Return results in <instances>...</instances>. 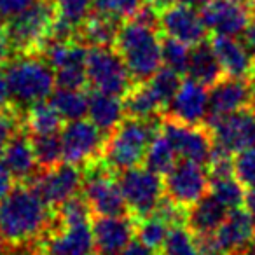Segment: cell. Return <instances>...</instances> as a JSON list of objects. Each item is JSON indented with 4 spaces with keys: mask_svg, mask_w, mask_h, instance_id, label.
I'll use <instances>...</instances> for the list:
<instances>
[{
    "mask_svg": "<svg viewBox=\"0 0 255 255\" xmlns=\"http://www.w3.org/2000/svg\"><path fill=\"white\" fill-rule=\"evenodd\" d=\"M53 222L51 206L32 185L14 187L0 199V236L7 245L32 243Z\"/></svg>",
    "mask_w": 255,
    "mask_h": 255,
    "instance_id": "cell-1",
    "label": "cell"
},
{
    "mask_svg": "<svg viewBox=\"0 0 255 255\" xmlns=\"http://www.w3.org/2000/svg\"><path fill=\"white\" fill-rule=\"evenodd\" d=\"M161 37L157 26L128 19L117 33L114 47L126 63L135 82H145L163 67Z\"/></svg>",
    "mask_w": 255,
    "mask_h": 255,
    "instance_id": "cell-2",
    "label": "cell"
},
{
    "mask_svg": "<svg viewBox=\"0 0 255 255\" xmlns=\"http://www.w3.org/2000/svg\"><path fill=\"white\" fill-rule=\"evenodd\" d=\"M159 123V117L154 119L126 117L112 133H109L102 159L117 173L140 166L143 163L149 143L161 131Z\"/></svg>",
    "mask_w": 255,
    "mask_h": 255,
    "instance_id": "cell-3",
    "label": "cell"
},
{
    "mask_svg": "<svg viewBox=\"0 0 255 255\" xmlns=\"http://www.w3.org/2000/svg\"><path fill=\"white\" fill-rule=\"evenodd\" d=\"M11 100L18 109H28L33 103L47 100L54 91V70L37 54H21L5 67Z\"/></svg>",
    "mask_w": 255,
    "mask_h": 255,
    "instance_id": "cell-4",
    "label": "cell"
},
{
    "mask_svg": "<svg viewBox=\"0 0 255 255\" xmlns=\"http://www.w3.org/2000/svg\"><path fill=\"white\" fill-rule=\"evenodd\" d=\"M58 18L54 0H39L21 14L5 21L11 51L21 54H40L51 37V30Z\"/></svg>",
    "mask_w": 255,
    "mask_h": 255,
    "instance_id": "cell-5",
    "label": "cell"
},
{
    "mask_svg": "<svg viewBox=\"0 0 255 255\" xmlns=\"http://www.w3.org/2000/svg\"><path fill=\"white\" fill-rule=\"evenodd\" d=\"M117 171L112 170L100 157L95 163L84 166V198L95 215H126L128 205L123 196L117 178Z\"/></svg>",
    "mask_w": 255,
    "mask_h": 255,
    "instance_id": "cell-6",
    "label": "cell"
},
{
    "mask_svg": "<svg viewBox=\"0 0 255 255\" xmlns=\"http://www.w3.org/2000/svg\"><path fill=\"white\" fill-rule=\"evenodd\" d=\"M86 74L93 91L107 93L119 98H124V95L135 84V79L114 46L91 47L86 60Z\"/></svg>",
    "mask_w": 255,
    "mask_h": 255,
    "instance_id": "cell-7",
    "label": "cell"
},
{
    "mask_svg": "<svg viewBox=\"0 0 255 255\" xmlns=\"http://www.w3.org/2000/svg\"><path fill=\"white\" fill-rule=\"evenodd\" d=\"M119 185L128 210L135 219L147 217L164 198V182L159 173L145 166H135L119 173Z\"/></svg>",
    "mask_w": 255,
    "mask_h": 255,
    "instance_id": "cell-8",
    "label": "cell"
},
{
    "mask_svg": "<svg viewBox=\"0 0 255 255\" xmlns=\"http://www.w3.org/2000/svg\"><path fill=\"white\" fill-rule=\"evenodd\" d=\"M63 161L77 166H88L102 157L105 147V133L89 119L68 121L61 129Z\"/></svg>",
    "mask_w": 255,
    "mask_h": 255,
    "instance_id": "cell-9",
    "label": "cell"
},
{
    "mask_svg": "<svg viewBox=\"0 0 255 255\" xmlns=\"http://www.w3.org/2000/svg\"><path fill=\"white\" fill-rule=\"evenodd\" d=\"M164 196L177 205L189 208L206 194L210 177L206 166L196 161L182 159L164 175Z\"/></svg>",
    "mask_w": 255,
    "mask_h": 255,
    "instance_id": "cell-10",
    "label": "cell"
},
{
    "mask_svg": "<svg viewBox=\"0 0 255 255\" xmlns=\"http://www.w3.org/2000/svg\"><path fill=\"white\" fill-rule=\"evenodd\" d=\"M205 126L210 129L217 147L236 154L255 145V112L247 109L206 119Z\"/></svg>",
    "mask_w": 255,
    "mask_h": 255,
    "instance_id": "cell-11",
    "label": "cell"
},
{
    "mask_svg": "<svg viewBox=\"0 0 255 255\" xmlns=\"http://www.w3.org/2000/svg\"><path fill=\"white\" fill-rule=\"evenodd\" d=\"M161 131L170 138L182 159L196 161L201 164L208 163L215 142L205 124L192 126V124L180 123L170 117H163Z\"/></svg>",
    "mask_w": 255,
    "mask_h": 255,
    "instance_id": "cell-12",
    "label": "cell"
},
{
    "mask_svg": "<svg viewBox=\"0 0 255 255\" xmlns=\"http://www.w3.org/2000/svg\"><path fill=\"white\" fill-rule=\"evenodd\" d=\"M82 182H84V170H81L77 164L63 161L56 166L47 168L42 175L33 177L32 187L42 196V199L51 208H58L67 199L77 196Z\"/></svg>",
    "mask_w": 255,
    "mask_h": 255,
    "instance_id": "cell-13",
    "label": "cell"
},
{
    "mask_svg": "<svg viewBox=\"0 0 255 255\" xmlns=\"http://www.w3.org/2000/svg\"><path fill=\"white\" fill-rule=\"evenodd\" d=\"M91 229L96 255H121L136 236V220L128 213L96 215Z\"/></svg>",
    "mask_w": 255,
    "mask_h": 255,
    "instance_id": "cell-14",
    "label": "cell"
},
{
    "mask_svg": "<svg viewBox=\"0 0 255 255\" xmlns=\"http://www.w3.org/2000/svg\"><path fill=\"white\" fill-rule=\"evenodd\" d=\"M208 107L210 93L206 91V86L187 77L185 81H182L173 100L166 107L164 117L198 126V124H205L208 117Z\"/></svg>",
    "mask_w": 255,
    "mask_h": 255,
    "instance_id": "cell-15",
    "label": "cell"
},
{
    "mask_svg": "<svg viewBox=\"0 0 255 255\" xmlns=\"http://www.w3.org/2000/svg\"><path fill=\"white\" fill-rule=\"evenodd\" d=\"M208 117L226 116L247 109L254 100V77H222L210 88Z\"/></svg>",
    "mask_w": 255,
    "mask_h": 255,
    "instance_id": "cell-16",
    "label": "cell"
},
{
    "mask_svg": "<svg viewBox=\"0 0 255 255\" xmlns=\"http://www.w3.org/2000/svg\"><path fill=\"white\" fill-rule=\"evenodd\" d=\"M199 14L208 32H213V35L238 37L252 19L245 4H236L231 0H206V4L199 9Z\"/></svg>",
    "mask_w": 255,
    "mask_h": 255,
    "instance_id": "cell-17",
    "label": "cell"
},
{
    "mask_svg": "<svg viewBox=\"0 0 255 255\" xmlns=\"http://www.w3.org/2000/svg\"><path fill=\"white\" fill-rule=\"evenodd\" d=\"M159 26L168 37L180 40L189 46L203 42L208 28L194 7L185 4H173L159 12Z\"/></svg>",
    "mask_w": 255,
    "mask_h": 255,
    "instance_id": "cell-18",
    "label": "cell"
},
{
    "mask_svg": "<svg viewBox=\"0 0 255 255\" xmlns=\"http://www.w3.org/2000/svg\"><path fill=\"white\" fill-rule=\"evenodd\" d=\"M255 233V219L247 208H233L227 212L224 222L212 234L217 250L226 255H240L247 248Z\"/></svg>",
    "mask_w": 255,
    "mask_h": 255,
    "instance_id": "cell-19",
    "label": "cell"
},
{
    "mask_svg": "<svg viewBox=\"0 0 255 255\" xmlns=\"http://www.w3.org/2000/svg\"><path fill=\"white\" fill-rule=\"evenodd\" d=\"M44 243V255H88L95 248L89 222L58 226Z\"/></svg>",
    "mask_w": 255,
    "mask_h": 255,
    "instance_id": "cell-20",
    "label": "cell"
},
{
    "mask_svg": "<svg viewBox=\"0 0 255 255\" xmlns=\"http://www.w3.org/2000/svg\"><path fill=\"white\" fill-rule=\"evenodd\" d=\"M212 47L226 75L229 77H254L255 75L254 61L248 56L243 42L236 37L213 35Z\"/></svg>",
    "mask_w": 255,
    "mask_h": 255,
    "instance_id": "cell-21",
    "label": "cell"
},
{
    "mask_svg": "<svg viewBox=\"0 0 255 255\" xmlns=\"http://www.w3.org/2000/svg\"><path fill=\"white\" fill-rule=\"evenodd\" d=\"M2 161L16 180H28L35 177L37 171V157L33 150V142L23 133H16L2 149Z\"/></svg>",
    "mask_w": 255,
    "mask_h": 255,
    "instance_id": "cell-22",
    "label": "cell"
},
{
    "mask_svg": "<svg viewBox=\"0 0 255 255\" xmlns=\"http://www.w3.org/2000/svg\"><path fill=\"white\" fill-rule=\"evenodd\" d=\"M227 215V208L213 194H205L187 208V227L198 238L213 234Z\"/></svg>",
    "mask_w": 255,
    "mask_h": 255,
    "instance_id": "cell-23",
    "label": "cell"
},
{
    "mask_svg": "<svg viewBox=\"0 0 255 255\" xmlns=\"http://www.w3.org/2000/svg\"><path fill=\"white\" fill-rule=\"evenodd\" d=\"M88 116L89 121L96 124L103 133H112L126 119L123 98L107 95V93L93 91L89 95Z\"/></svg>",
    "mask_w": 255,
    "mask_h": 255,
    "instance_id": "cell-24",
    "label": "cell"
},
{
    "mask_svg": "<svg viewBox=\"0 0 255 255\" xmlns=\"http://www.w3.org/2000/svg\"><path fill=\"white\" fill-rule=\"evenodd\" d=\"M126 117L135 119H154L164 114V103L156 95L149 81L135 82L123 98Z\"/></svg>",
    "mask_w": 255,
    "mask_h": 255,
    "instance_id": "cell-25",
    "label": "cell"
},
{
    "mask_svg": "<svg viewBox=\"0 0 255 255\" xmlns=\"http://www.w3.org/2000/svg\"><path fill=\"white\" fill-rule=\"evenodd\" d=\"M224 75V70L220 67V61L217 58L215 51L212 47V42L196 44L191 47V60H189L187 77L201 82L206 88H212L217 81H220Z\"/></svg>",
    "mask_w": 255,
    "mask_h": 255,
    "instance_id": "cell-26",
    "label": "cell"
},
{
    "mask_svg": "<svg viewBox=\"0 0 255 255\" xmlns=\"http://www.w3.org/2000/svg\"><path fill=\"white\" fill-rule=\"evenodd\" d=\"M121 30V21L105 14L91 12L86 21L77 28V40L89 47H107L114 46L117 33Z\"/></svg>",
    "mask_w": 255,
    "mask_h": 255,
    "instance_id": "cell-27",
    "label": "cell"
},
{
    "mask_svg": "<svg viewBox=\"0 0 255 255\" xmlns=\"http://www.w3.org/2000/svg\"><path fill=\"white\" fill-rule=\"evenodd\" d=\"M63 117L56 110V107L46 100L33 103L26 109L23 117V126L30 131L32 136H46V135H58L63 129Z\"/></svg>",
    "mask_w": 255,
    "mask_h": 255,
    "instance_id": "cell-28",
    "label": "cell"
},
{
    "mask_svg": "<svg viewBox=\"0 0 255 255\" xmlns=\"http://www.w3.org/2000/svg\"><path fill=\"white\" fill-rule=\"evenodd\" d=\"M177 157L178 152L175 149V145L163 131H159L147 147L145 157H143V166L159 175H166L175 166Z\"/></svg>",
    "mask_w": 255,
    "mask_h": 255,
    "instance_id": "cell-29",
    "label": "cell"
},
{
    "mask_svg": "<svg viewBox=\"0 0 255 255\" xmlns=\"http://www.w3.org/2000/svg\"><path fill=\"white\" fill-rule=\"evenodd\" d=\"M51 103L56 107L65 121H77L88 116L89 96H86L82 89L58 88L51 95Z\"/></svg>",
    "mask_w": 255,
    "mask_h": 255,
    "instance_id": "cell-30",
    "label": "cell"
},
{
    "mask_svg": "<svg viewBox=\"0 0 255 255\" xmlns=\"http://www.w3.org/2000/svg\"><path fill=\"white\" fill-rule=\"evenodd\" d=\"M159 255H201L198 236L184 224L173 226L161 245Z\"/></svg>",
    "mask_w": 255,
    "mask_h": 255,
    "instance_id": "cell-31",
    "label": "cell"
},
{
    "mask_svg": "<svg viewBox=\"0 0 255 255\" xmlns=\"http://www.w3.org/2000/svg\"><path fill=\"white\" fill-rule=\"evenodd\" d=\"M135 220H136V240L142 241L143 245H147L152 250H159L171 229L170 224L161 219L157 213H150V215Z\"/></svg>",
    "mask_w": 255,
    "mask_h": 255,
    "instance_id": "cell-32",
    "label": "cell"
},
{
    "mask_svg": "<svg viewBox=\"0 0 255 255\" xmlns=\"http://www.w3.org/2000/svg\"><path fill=\"white\" fill-rule=\"evenodd\" d=\"M245 185L234 175L210 180V194H213L227 210L240 208L245 203Z\"/></svg>",
    "mask_w": 255,
    "mask_h": 255,
    "instance_id": "cell-33",
    "label": "cell"
},
{
    "mask_svg": "<svg viewBox=\"0 0 255 255\" xmlns=\"http://www.w3.org/2000/svg\"><path fill=\"white\" fill-rule=\"evenodd\" d=\"M161 53H163V65L180 75H187L189 60H191V46L184 44L173 37H164L161 40Z\"/></svg>",
    "mask_w": 255,
    "mask_h": 255,
    "instance_id": "cell-34",
    "label": "cell"
},
{
    "mask_svg": "<svg viewBox=\"0 0 255 255\" xmlns=\"http://www.w3.org/2000/svg\"><path fill=\"white\" fill-rule=\"evenodd\" d=\"M33 150H35L37 163L40 168L47 170L63 161V147H61L60 135L33 136Z\"/></svg>",
    "mask_w": 255,
    "mask_h": 255,
    "instance_id": "cell-35",
    "label": "cell"
},
{
    "mask_svg": "<svg viewBox=\"0 0 255 255\" xmlns=\"http://www.w3.org/2000/svg\"><path fill=\"white\" fill-rule=\"evenodd\" d=\"M145 0H95L93 12L105 14L117 21H128L136 16V12L143 7Z\"/></svg>",
    "mask_w": 255,
    "mask_h": 255,
    "instance_id": "cell-36",
    "label": "cell"
},
{
    "mask_svg": "<svg viewBox=\"0 0 255 255\" xmlns=\"http://www.w3.org/2000/svg\"><path fill=\"white\" fill-rule=\"evenodd\" d=\"M182 75L177 74L175 70L168 67H161L152 77L149 79V84L152 86V89L156 91V95L161 98V102L164 103V110L170 105V102L173 100L177 89L182 84Z\"/></svg>",
    "mask_w": 255,
    "mask_h": 255,
    "instance_id": "cell-37",
    "label": "cell"
},
{
    "mask_svg": "<svg viewBox=\"0 0 255 255\" xmlns=\"http://www.w3.org/2000/svg\"><path fill=\"white\" fill-rule=\"evenodd\" d=\"M89 208L86 198H74L67 199L63 205L58 206V213H56V220L58 226H74V224H86L89 222Z\"/></svg>",
    "mask_w": 255,
    "mask_h": 255,
    "instance_id": "cell-38",
    "label": "cell"
},
{
    "mask_svg": "<svg viewBox=\"0 0 255 255\" xmlns=\"http://www.w3.org/2000/svg\"><path fill=\"white\" fill-rule=\"evenodd\" d=\"M95 0H54L58 9V18L65 19L72 26L79 28L91 14Z\"/></svg>",
    "mask_w": 255,
    "mask_h": 255,
    "instance_id": "cell-39",
    "label": "cell"
},
{
    "mask_svg": "<svg viewBox=\"0 0 255 255\" xmlns=\"http://www.w3.org/2000/svg\"><path fill=\"white\" fill-rule=\"evenodd\" d=\"M233 166H234V177L245 187L255 185V145L236 152V156L233 157Z\"/></svg>",
    "mask_w": 255,
    "mask_h": 255,
    "instance_id": "cell-40",
    "label": "cell"
},
{
    "mask_svg": "<svg viewBox=\"0 0 255 255\" xmlns=\"http://www.w3.org/2000/svg\"><path fill=\"white\" fill-rule=\"evenodd\" d=\"M56 86L65 89H82L88 84V74L86 65H68L54 70Z\"/></svg>",
    "mask_w": 255,
    "mask_h": 255,
    "instance_id": "cell-41",
    "label": "cell"
},
{
    "mask_svg": "<svg viewBox=\"0 0 255 255\" xmlns=\"http://www.w3.org/2000/svg\"><path fill=\"white\" fill-rule=\"evenodd\" d=\"M19 126H23V119H19L18 114L11 112L9 109L0 110V152L5 143L18 133Z\"/></svg>",
    "mask_w": 255,
    "mask_h": 255,
    "instance_id": "cell-42",
    "label": "cell"
},
{
    "mask_svg": "<svg viewBox=\"0 0 255 255\" xmlns=\"http://www.w3.org/2000/svg\"><path fill=\"white\" fill-rule=\"evenodd\" d=\"M39 0H0V19L14 18V16L21 14L23 11L30 9L33 4H37Z\"/></svg>",
    "mask_w": 255,
    "mask_h": 255,
    "instance_id": "cell-43",
    "label": "cell"
},
{
    "mask_svg": "<svg viewBox=\"0 0 255 255\" xmlns=\"http://www.w3.org/2000/svg\"><path fill=\"white\" fill-rule=\"evenodd\" d=\"M241 42H243L245 49H247L248 56L252 58L255 67V18L250 19V23L247 25V28L241 33Z\"/></svg>",
    "mask_w": 255,
    "mask_h": 255,
    "instance_id": "cell-44",
    "label": "cell"
},
{
    "mask_svg": "<svg viewBox=\"0 0 255 255\" xmlns=\"http://www.w3.org/2000/svg\"><path fill=\"white\" fill-rule=\"evenodd\" d=\"M14 180L16 178L12 177V173L9 171V168L5 166L4 161L0 159V199L5 198V196L14 189Z\"/></svg>",
    "mask_w": 255,
    "mask_h": 255,
    "instance_id": "cell-45",
    "label": "cell"
},
{
    "mask_svg": "<svg viewBox=\"0 0 255 255\" xmlns=\"http://www.w3.org/2000/svg\"><path fill=\"white\" fill-rule=\"evenodd\" d=\"M9 103H11V89H9L5 68H2L0 65V110L9 109Z\"/></svg>",
    "mask_w": 255,
    "mask_h": 255,
    "instance_id": "cell-46",
    "label": "cell"
},
{
    "mask_svg": "<svg viewBox=\"0 0 255 255\" xmlns=\"http://www.w3.org/2000/svg\"><path fill=\"white\" fill-rule=\"evenodd\" d=\"M121 255H159V254H156V250H152V248H149L147 245H143L142 241L136 240L128 245Z\"/></svg>",
    "mask_w": 255,
    "mask_h": 255,
    "instance_id": "cell-47",
    "label": "cell"
},
{
    "mask_svg": "<svg viewBox=\"0 0 255 255\" xmlns=\"http://www.w3.org/2000/svg\"><path fill=\"white\" fill-rule=\"evenodd\" d=\"M11 54H12V51H11V46H9V40H7L5 21L4 19H0V63L7 60Z\"/></svg>",
    "mask_w": 255,
    "mask_h": 255,
    "instance_id": "cell-48",
    "label": "cell"
},
{
    "mask_svg": "<svg viewBox=\"0 0 255 255\" xmlns=\"http://www.w3.org/2000/svg\"><path fill=\"white\" fill-rule=\"evenodd\" d=\"M245 206H247L248 213L255 219V185L248 187V191L245 192Z\"/></svg>",
    "mask_w": 255,
    "mask_h": 255,
    "instance_id": "cell-49",
    "label": "cell"
},
{
    "mask_svg": "<svg viewBox=\"0 0 255 255\" xmlns=\"http://www.w3.org/2000/svg\"><path fill=\"white\" fill-rule=\"evenodd\" d=\"M147 4L152 5L156 11H164L166 7H170V5L177 4V0H147Z\"/></svg>",
    "mask_w": 255,
    "mask_h": 255,
    "instance_id": "cell-50",
    "label": "cell"
},
{
    "mask_svg": "<svg viewBox=\"0 0 255 255\" xmlns=\"http://www.w3.org/2000/svg\"><path fill=\"white\" fill-rule=\"evenodd\" d=\"M177 4H185V5H191L194 9H201L203 5L206 4V0H177Z\"/></svg>",
    "mask_w": 255,
    "mask_h": 255,
    "instance_id": "cell-51",
    "label": "cell"
},
{
    "mask_svg": "<svg viewBox=\"0 0 255 255\" xmlns=\"http://www.w3.org/2000/svg\"><path fill=\"white\" fill-rule=\"evenodd\" d=\"M240 255H255V233H254V238L250 240V243L247 245V248H245Z\"/></svg>",
    "mask_w": 255,
    "mask_h": 255,
    "instance_id": "cell-52",
    "label": "cell"
},
{
    "mask_svg": "<svg viewBox=\"0 0 255 255\" xmlns=\"http://www.w3.org/2000/svg\"><path fill=\"white\" fill-rule=\"evenodd\" d=\"M231 2H236V4H252V0H231Z\"/></svg>",
    "mask_w": 255,
    "mask_h": 255,
    "instance_id": "cell-53",
    "label": "cell"
},
{
    "mask_svg": "<svg viewBox=\"0 0 255 255\" xmlns=\"http://www.w3.org/2000/svg\"><path fill=\"white\" fill-rule=\"evenodd\" d=\"M4 243L5 241L2 240V236H0V255H4Z\"/></svg>",
    "mask_w": 255,
    "mask_h": 255,
    "instance_id": "cell-54",
    "label": "cell"
},
{
    "mask_svg": "<svg viewBox=\"0 0 255 255\" xmlns=\"http://www.w3.org/2000/svg\"><path fill=\"white\" fill-rule=\"evenodd\" d=\"M201 255H226V254H220V252H203Z\"/></svg>",
    "mask_w": 255,
    "mask_h": 255,
    "instance_id": "cell-55",
    "label": "cell"
},
{
    "mask_svg": "<svg viewBox=\"0 0 255 255\" xmlns=\"http://www.w3.org/2000/svg\"><path fill=\"white\" fill-rule=\"evenodd\" d=\"M252 107H254V112H255V75H254V100H252Z\"/></svg>",
    "mask_w": 255,
    "mask_h": 255,
    "instance_id": "cell-56",
    "label": "cell"
},
{
    "mask_svg": "<svg viewBox=\"0 0 255 255\" xmlns=\"http://www.w3.org/2000/svg\"><path fill=\"white\" fill-rule=\"evenodd\" d=\"M252 5H254V7H255V0H252Z\"/></svg>",
    "mask_w": 255,
    "mask_h": 255,
    "instance_id": "cell-57",
    "label": "cell"
},
{
    "mask_svg": "<svg viewBox=\"0 0 255 255\" xmlns=\"http://www.w3.org/2000/svg\"><path fill=\"white\" fill-rule=\"evenodd\" d=\"M88 255H96V254H88Z\"/></svg>",
    "mask_w": 255,
    "mask_h": 255,
    "instance_id": "cell-58",
    "label": "cell"
}]
</instances>
